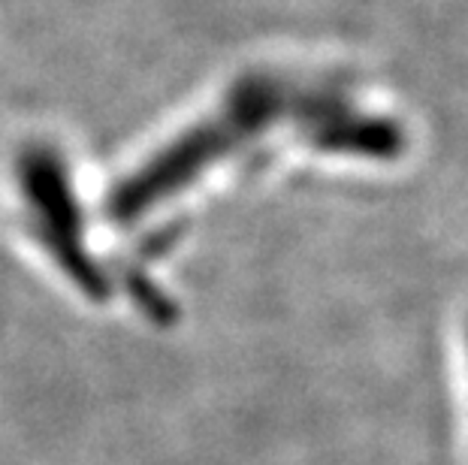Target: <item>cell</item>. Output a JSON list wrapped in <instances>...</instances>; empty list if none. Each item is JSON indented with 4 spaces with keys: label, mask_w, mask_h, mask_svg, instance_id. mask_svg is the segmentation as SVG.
<instances>
[{
    "label": "cell",
    "mask_w": 468,
    "mask_h": 465,
    "mask_svg": "<svg viewBox=\"0 0 468 465\" xmlns=\"http://www.w3.org/2000/svg\"><path fill=\"white\" fill-rule=\"evenodd\" d=\"M293 88L275 76L242 79L212 115L187 127L112 187L106 200L109 221L133 224L154 206L173 200L206 170L239 152L254 136H263L275 122H284V115L300 112L305 100H293Z\"/></svg>",
    "instance_id": "obj_1"
},
{
    "label": "cell",
    "mask_w": 468,
    "mask_h": 465,
    "mask_svg": "<svg viewBox=\"0 0 468 465\" xmlns=\"http://www.w3.org/2000/svg\"><path fill=\"white\" fill-rule=\"evenodd\" d=\"M16 175L43 248L85 296L106 300L109 275L85 242V217L61 152L52 145H27L18 154Z\"/></svg>",
    "instance_id": "obj_2"
}]
</instances>
